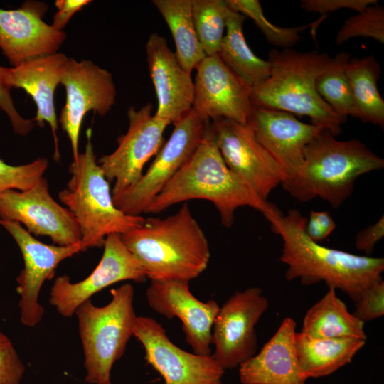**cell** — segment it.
<instances>
[{
    "mask_svg": "<svg viewBox=\"0 0 384 384\" xmlns=\"http://www.w3.org/2000/svg\"><path fill=\"white\" fill-rule=\"evenodd\" d=\"M26 368L9 338L0 331V384H20Z\"/></svg>",
    "mask_w": 384,
    "mask_h": 384,
    "instance_id": "35",
    "label": "cell"
},
{
    "mask_svg": "<svg viewBox=\"0 0 384 384\" xmlns=\"http://www.w3.org/2000/svg\"><path fill=\"white\" fill-rule=\"evenodd\" d=\"M268 305L262 290L250 287L220 307L212 329V356L224 370L239 367L257 353L255 326Z\"/></svg>",
    "mask_w": 384,
    "mask_h": 384,
    "instance_id": "11",
    "label": "cell"
},
{
    "mask_svg": "<svg viewBox=\"0 0 384 384\" xmlns=\"http://www.w3.org/2000/svg\"><path fill=\"white\" fill-rule=\"evenodd\" d=\"M48 166L46 158H38L26 164L12 166L0 157V193L14 189L26 191L43 178Z\"/></svg>",
    "mask_w": 384,
    "mask_h": 384,
    "instance_id": "33",
    "label": "cell"
},
{
    "mask_svg": "<svg viewBox=\"0 0 384 384\" xmlns=\"http://www.w3.org/2000/svg\"><path fill=\"white\" fill-rule=\"evenodd\" d=\"M384 235V218L382 215L373 225L358 232L356 236V247L361 251L370 254L373 252L375 244Z\"/></svg>",
    "mask_w": 384,
    "mask_h": 384,
    "instance_id": "39",
    "label": "cell"
},
{
    "mask_svg": "<svg viewBox=\"0 0 384 384\" xmlns=\"http://www.w3.org/2000/svg\"><path fill=\"white\" fill-rule=\"evenodd\" d=\"M364 324L349 312L344 302L329 287L303 319L301 333L314 338H356L366 341Z\"/></svg>",
    "mask_w": 384,
    "mask_h": 384,
    "instance_id": "25",
    "label": "cell"
},
{
    "mask_svg": "<svg viewBox=\"0 0 384 384\" xmlns=\"http://www.w3.org/2000/svg\"><path fill=\"white\" fill-rule=\"evenodd\" d=\"M119 236L151 281L189 282L210 261L208 241L187 203L166 218H144L142 225Z\"/></svg>",
    "mask_w": 384,
    "mask_h": 384,
    "instance_id": "3",
    "label": "cell"
},
{
    "mask_svg": "<svg viewBox=\"0 0 384 384\" xmlns=\"http://www.w3.org/2000/svg\"><path fill=\"white\" fill-rule=\"evenodd\" d=\"M110 294L107 304L97 306L88 299L75 311L85 357V381L90 384H111V370L124 353L137 317L132 284L112 289Z\"/></svg>",
    "mask_w": 384,
    "mask_h": 384,
    "instance_id": "7",
    "label": "cell"
},
{
    "mask_svg": "<svg viewBox=\"0 0 384 384\" xmlns=\"http://www.w3.org/2000/svg\"><path fill=\"white\" fill-rule=\"evenodd\" d=\"M91 134L88 129L85 151L73 160L71 177L58 193L78 224L83 251L102 247L108 235H122L144 221L142 215H127L114 206L110 183L96 161Z\"/></svg>",
    "mask_w": 384,
    "mask_h": 384,
    "instance_id": "6",
    "label": "cell"
},
{
    "mask_svg": "<svg viewBox=\"0 0 384 384\" xmlns=\"http://www.w3.org/2000/svg\"><path fill=\"white\" fill-rule=\"evenodd\" d=\"M152 3L171 33L180 64L191 74L206 56L194 26L191 0H153Z\"/></svg>",
    "mask_w": 384,
    "mask_h": 384,
    "instance_id": "28",
    "label": "cell"
},
{
    "mask_svg": "<svg viewBox=\"0 0 384 384\" xmlns=\"http://www.w3.org/2000/svg\"><path fill=\"white\" fill-rule=\"evenodd\" d=\"M210 124V123H209ZM191 199L213 203L222 224L233 226L238 208L249 206L265 217L280 210L260 198L225 163L209 124L198 146L174 177L155 197L144 213H159Z\"/></svg>",
    "mask_w": 384,
    "mask_h": 384,
    "instance_id": "2",
    "label": "cell"
},
{
    "mask_svg": "<svg viewBox=\"0 0 384 384\" xmlns=\"http://www.w3.org/2000/svg\"><path fill=\"white\" fill-rule=\"evenodd\" d=\"M0 219L23 224L30 233L48 236L57 245L81 242L75 218L53 198L43 177L28 190L0 193Z\"/></svg>",
    "mask_w": 384,
    "mask_h": 384,
    "instance_id": "12",
    "label": "cell"
},
{
    "mask_svg": "<svg viewBox=\"0 0 384 384\" xmlns=\"http://www.w3.org/2000/svg\"><path fill=\"white\" fill-rule=\"evenodd\" d=\"M246 17L228 8L225 28L218 56L224 64L250 88L267 79L271 65L249 47L243 33Z\"/></svg>",
    "mask_w": 384,
    "mask_h": 384,
    "instance_id": "26",
    "label": "cell"
},
{
    "mask_svg": "<svg viewBox=\"0 0 384 384\" xmlns=\"http://www.w3.org/2000/svg\"><path fill=\"white\" fill-rule=\"evenodd\" d=\"M0 225L14 239L23 256V269L16 278L20 320L24 326L33 327L44 314L38 300L42 285L54 277L60 262L83 252L82 246L81 242L68 246L47 245L32 236L17 222L0 219Z\"/></svg>",
    "mask_w": 384,
    "mask_h": 384,
    "instance_id": "14",
    "label": "cell"
},
{
    "mask_svg": "<svg viewBox=\"0 0 384 384\" xmlns=\"http://www.w3.org/2000/svg\"><path fill=\"white\" fill-rule=\"evenodd\" d=\"M297 323L283 319L260 352L239 366L242 384H306L295 343Z\"/></svg>",
    "mask_w": 384,
    "mask_h": 384,
    "instance_id": "23",
    "label": "cell"
},
{
    "mask_svg": "<svg viewBox=\"0 0 384 384\" xmlns=\"http://www.w3.org/2000/svg\"><path fill=\"white\" fill-rule=\"evenodd\" d=\"M152 109L150 103L139 110L130 107L128 129L117 139V148L98 161L108 182H114L112 194L137 183L145 164L163 145L164 132L171 123L152 114Z\"/></svg>",
    "mask_w": 384,
    "mask_h": 384,
    "instance_id": "9",
    "label": "cell"
},
{
    "mask_svg": "<svg viewBox=\"0 0 384 384\" xmlns=\"http://www.w3.org/2000/svg\"><path fill=\"white\" fill-rule=\"evenodd\" d=\"M351 58L347 52L336 54L315 82L319 96L337 114L346 119L353 114L351 90L346 74V66Z\"/></svg>",
    "mask_w": 384,
    "mask_h": 384,
    "instance_id": "29",
    "label": "cell"
},
{
    "mask_svg": "<svg viewBox=\"0 0 384 384\" xmlns=\"http://www.w3.org/2000/svg\"><path fill=\"white\" fill-rule=\"evenodd\" d=\"M247 124L283 169L286 176L284 182L299 174L304 164L306 146L323 130L301 122L289 112L252 104Z\"/></svg>",
    "mask_w": 384,
    "mask_h": 384,
    "instance_id": "19",
    "label": "cell"
},
{
    "mask_svg": "<svg viewBox=\"0 0 384 384\" xmlns=\"http://www.w3.org/2000/svg\"><path fill=\"white\" fill-rule=\"evenodd\" d=\"M346 74L353 102V117L384 127V101L378 90L381 66L373 55L351 58Z\"/></svg>",
    "mask_w": 384,
    "mask_h": 384,
    "instance_id": "27",
    "label": "cell"
},
{
    "mask_svg": "<svg viewBox=\"0 0 384 384\" xmlns=\"http://www.w3.org/2000/svg\"><path fill=\"white\" fill-rule=\"evenodd\" d=\"M372 38L384 43V8L378 4L347 18L338 30L335 43L341 45L356 37Z\"/></svg>",
    "mask_w": 384,
    "mask_h": 384,
    "instance_id": "32",
    "label": "cell"
},
{
    "mask_svg": "<svg viewBox=\"0 0 384 384\" xmlns=\"http://www.w3.org/2000/svg\"><path fill=\"white\" fill-rule=\"evenodd\" d=\"M90 2V0H56L55 5L58 11L51 26L58 31H63L74 14Z\"/></svg>",
    "mask_w": 384,
    "mask_h": 384,
    "instance_id": "40",
    "label": "cell"
},
{
    "mask_svg": "<svg viewBox=\"0 0 384 384\" xmlns=\"http://www.w3.org/2000/svg\"><path fill=\"white\" fill-rule=\"evenodd\" d=\"M102 256L91 274L75 283L68 275L58 277L50 292V304L63 317H71L84 302L117 282H143L146 274L137 259L123 244L119 235L110 234L104 242Z\"/></svg>",
    "mask_w": 384,
    "mask_h": 384,
    "instance_id": "15",
    "label": "cell"
},
{
    "mask_svg": "<svg viewBox=\"0 0 384 384\" xmlns=\"http://www.w3.org/2000/svg\"><path fill=\"white\" fill-rule=\"evenodd\" d=\"M383 167V159L361 141H339L323 129L306 146L299 174L281 185L300 202L319 197L337 209L352 194L358 176Z\"/></svg>",
    "mask_w": 384,
    "mask_h": 384,
    "instance_id": "5",
    "label": "cell"
},
{
    "mask_svg": "<svg viewBox=\"0 0 384 384\" xmlns=\"http://www.w3.org/2000/svg\"><path fill=\"white\" fill-rule=\"evenodd\" d=\"M353 314L365 323L378 319L384 314V282L381 279L365 289L353 301Z\"/></svg>",
    "mask_w": 384,
    "mask_h": 384,
    "instance_id": "34",
    "label": "cell"
},
{
    "mask_svg": "<svg viewBox=\"0 0 384 384\" xmlns=\"http://www.w3.org/2000/svg\"><path fill=\"white\" fill-rule=\"evenodd\" d=\"M331 58L317 50L299 52L290 48L270 51V76L251 88V103L309 117L311 124L330 132H341L346 118L337 114L319 96L315 82Z\"/></svg>",
    "mask_w": 384,
    "mask_h": 384,
    "instance_id": "4",
    "label": "cell"
},
{
    "mask_svg": "<svg viewBox=\"0 0 384 384\" xmlns=\"http://www.w3.org/2000/svg\"><path fill=\"white\" fill-rule=\"evenodd\" d=\"M60 84L65 87L66 99L59 121L75 159L80 154L79 135L85 114L90 111L102 117L107 114L115 103L117 90L112 75L89 60L69 58Z\"/></svg>",
    "mask_w": 384,
    "mask_h": 384,
    "instance_id": "16",
    "label": "cell"
},
{
    "mask_svg": "<svg viewBox=\"0 0 384 384\" xmlns=\"http://www.w3.org/2000/svg\"><path fill=\"white\" fill-rule=\"evenodd\" d=\"M196 34L206 55L218 53L228 7L225 0H191Z\"/></svg>",
    "mask_w": 384,
    "mask_h": 384,
    "instance_id": "30",
    "label": "cell"
},
{
    "mask_svg": "<svg viewBox=\"0 0 384 384\" xmlns=\"http://www.w3.org/2000/svg\"><path fill=\"white\" fill-rule=\"evenodd\" d=\"M273 233L283 241L279 261L287 266L285 277L304 285L324 282L329 287L346 293L354 301L373 282L382 278L384 259L362 256L323 246L305 233L307 219L297 209L265 217Z\"/></svg>",
    "mask_w": 384,
    "mask_h": 384,
    "instance_id": "1",
    "label": "cell"
},
{
    "mask_svg": "<svg viewBox=\"0 0 384 384\" xmlns=\"http://www.w3.org/2000/svg\"><path fill=\"white\" fill-rule=\"evenodd\" d=\"M44 2L25 1L19 8H0V49L13 67L57 53L66 34L47 24Z\"/></svg>",
    "mask_w": 384,
    "mask_h": 384,
    "instance_id": "18",
    "label": "cell"
},
{
    "mask_svg": "<svg viewBox=\"0 0 384 384\" xmlns=\"http://www.w3.org/2000/svg\"><path fill=\"white\" fill-rule=\"evenodd\" d=\"M225 1L229 9L242 14L246 18L252 19L268 43L284 49L289 48L297 44L301 39L299 33L315 23L314 22L297 27L276 26L266 18L258 0Z\"/></svg>",
    "mask_w": 384,
    "mask_h": 384,
    "instance_id": "31",
    "label": "cell"
},
{
    "mask_svg": "<svg viewBox=\"0 0 384 384\" xmlns=\"http://www.w3.org/2000/svg\"><path fill=\"white\" fill-rule=\"evenodd\" d=\"M69 58L63 53H55L7 68L6 80L11 88L23 90L36 105L32 119L41 127L49 124L55 144L53 159H60L57 137L58 120L55 107V92L66 70Z\"/></svg>",
    "mask_w": 384,
    "mask_h": 384,
    "instance_id": "22",
    "label": "cell"
},
{
    "mask_svg": "<svg viewBox=\"0 0 384 384\" xmlns=\"http://www.w3.org/2000/svg\"><path fill=\"white\" fill-rule=\"evenodd\" d=\"M210 121L191 108L174 125L169 139L161 147L145 174L126 189L112 194L114 206L129 215H141L193 154Z\"/></svg>",
    "mask_w": 384,
    "mask_h": 384,
    "instance_id": "8",
    "label": "cell"
},
{
    "mask_svg": "<svg viewBox=\"0 0 384 384\" xmlns=\"http://www.w3.org/2000/svg\"><path fill=\"white\" fill-rule=\"evenodd\" d=\"M336 224L328 211L310 212L305 226L306 235L316 242L325 240L336 228Z\"/></svg>",
    "mask_w": 384,
    "mask_h": 384,
    "instance_id": "38",
    "label": "cell"
},
{
    "mask_svg": "<svg viewBox=\"0 0 384 384\" xmlns=\"http://www.w3.org/2000/svg\"><path fill=\"white\" fill-rule=\"evenodd\" d=\"M7 68L0 65V109L7 115L16 134L26 136L33 128L32 119L23 118L16 110L6 80Z\"/></svg>",
    "mask_w": 384,
    "mask_h": 384,
    "instance_id": "36",
    "label": "cell"
},
{
    "mask_svg": "<svg viewBox=\"0 0 384 384\" xmlns=\"http://www.w3.org/2000/svg\"><path fill=\"white\" fill-rule=\"evenodd\" d=\"M146 51L157 99L154 114L174 124L192 108L194 84L191 74L183 68L165 37L159 33L149 36Z\"/></svg>",
    "mask_w": 384,
    "mask_h": 384,
    "instance_id": "21",
    "label": "cell"
},
{
    "mask_svg": "<svg viewBox=\"0 0 384 384\" xmlns=\"http://www.w3.org/2000/svg\"><path fill=\"white\" fill-rule=\"evenodd\" d=\"M295 343L300 366L309 379L329 375L351 363L366 341L356 338H314L297 332Z\"/></svg>",
    "mask_w": 384,
    "mask_h": 384,
    "instance_id": "24",
    "label": "cell"
},
{
    "mask_svg": "<svg viewBox=\"0 0 384 384\" xmlns=\"http://www.w3.org/2000/svg\"><path fill=\"white\" fill-rule=\"evenodd\" d=\"M209 129L228 167L262 199L286 179L279 164L258 142L247 124L220 118Z\"/></svg>",
    "mask_w": 384,
    "mask_h": 384,
    "instance_id": "10",
    "label": "cell"
},
{
    "mask_svg": "<svg viewBox=\"0 0 384 384\" xmlns=\"http://www.w3.org/2000/svg\"><path fill=\"white\" fill-rule=\"evenodd\" d=\"M133 336L142 344L145 360L162 376L164 384H223L225 370L212 355L180 348L155 319L137 316Z\"/></svg>",
    "mask_w": 384,
    "mask_h": 384,
    "instance_id": "13",
    "label": "cell"
},
{
    "mask_svg": "<svg viewBox=\"0 0 384 384\" xmlns=\"http://www.w3.org/2000/svg\"><path fill=\"white\" fill-rule=\"evenodd\" d=\"M189 282L183 280H153L146 295L150 307L171 319L178 318L187 343L193 353L201 356L211 353L212 329L219 311L213 299L203 302L191 292Z\"/></svg>",
    "mask_w": 384,
    "mask_h": 384,
    "instance_id": "20",
    "label": "cell"
},
{
    "mask_svg": "<svg viewBox=\"0 0 384 384\" xmlns=\"http://www.w3.org/2000/svg\"><path fill=\"white\" fill-rule=\"evenodd\" d=\"M193 110L203 119H228L247 124L251 111V88L221 60L206 55L195 68Z\"/></svg>",
    "mask_w": 384,
    "mask_h": 384,
    "instance_id": "17",
    "label": "cell"
},
{
    "mask_svg": "<svg viewBox=\"0 0 384 384\" xmlns=\"http://www.w3.org/2000/svg\"><path fill=\"white\" fill-rule=\"evenodd\" d=\"M376 4L377 0H302L300 6L308 12L325 14L343 9L360 12L367 6Z\"/></svg>",
    "mask_w": 384,
    "mask_h": 384,
    "instance_id": "37",
    "label": "cell"
}]
</instances>
